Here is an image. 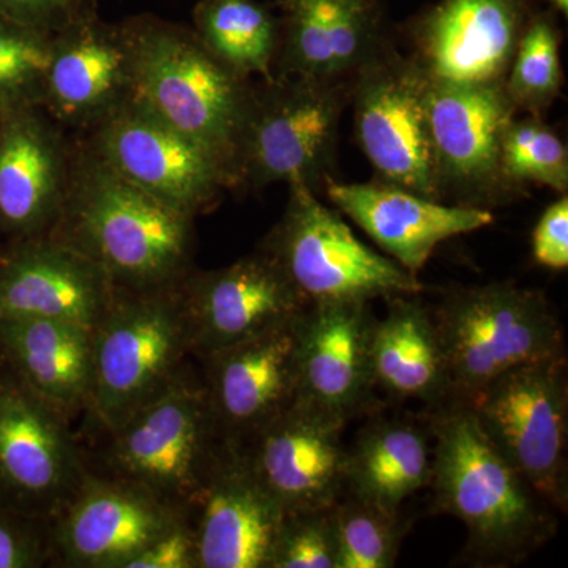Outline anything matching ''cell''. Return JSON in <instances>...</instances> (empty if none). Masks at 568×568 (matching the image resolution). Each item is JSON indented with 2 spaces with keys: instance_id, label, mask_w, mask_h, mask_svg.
I'll return each mask as SVG.
<instances>
[{
  "instance_id": "obj_31",
  "label": "cell",
  "mask_w": 568,
  "mask_h": 568,
  "mask_svg": "<svg viewBox=\"0 0 568 568\" xmlns=\"http://www.w3.org/2000/svg\"><path fill=\"white\" fill-rule=\"evenodd\" d=\"M500 173L514 193L523 192L526 183H536L566 194L567 145L541 118L515 115L500 138Z\"/></svg>"
},
{
  "instance_id": "obj_35",
  "label": "cell",
  "mask_w": 568,
  "mask_h": 568,
  "mask_svg": "<svg viewBox=\"0 0 568 568\" xmlns=\"http://www.w3.org/2000/svg\"><path fill=\"white\" fill-rule=\"evenodd\" d=\"M51 519L0 503V568L51 566Z\"/></svg>"
},
{
  "instance_id": "obj_33",
  "label": "cell",
  "mask_w": 568,
  "mask_h": 568,
  "mask_svg": "<svg viewBox=\"0 0 568 568\" xmlns=\"http://www.w3.org/2000/svg\"><path fill=\"white\" fill-rule=\"evenodd\" d=\"M52 37L0 17V112L39 104Z\"/></svg>"
},
{
  "instance_id": "obj_32",
  "label": "cell",
  "mask_w": 568,
  "mask_h": 568,
  "mask_svg": "<svg viewBox=\"0 0 568 568\" xmlns=\"http://www.w3.org/2000/svg\"><path fill=\"white\" fill-rule=\"evenodd\" d=\"M335 0H280V77L338 82L332 62ZM345 84V82H343Z\"/></svg>"
},
{
  "instance_id": "obj_18",
  "label": "cell",
  "mask_w": 568,
  "mask_h": 568,
  "mask_svg": "<svg viewBox=\"0 0 568 568\" xmlns=\"http://www.w3.org/2000/svg\"><path fill=\"white\" fill-rule=\"evenodd\" d=\"M197 568H267L284 510L241 447L222 440L186 507Z\"/></svg>"
},
{
  "instance_id": "obj_17",
  "label": "cell",
  "mask_w": 568,
  "mask_h": 568,
  "mask_svg": "<svg viewBox=\"0 0 568 568\" xmlns=\"http://www.w3.org/2000/svg\"><path fill=\"white\" fill-rule=\"evenodd\" d=\"M345 418L295 398L242 446L284 514L334 506L345 493Z\"/></svg>"
},
{
  "instance_id": "obj_22",
  "label": "cell",
  "mask_w": 568,
  "mask_h": 568,
  "mask_svg": "<svg viewBox=\"0 0 568 568\" xmlns=\"http://www.w3.org/2000/svg\"><path fill=\"white\" fill-rule=\"evenodd\" d=\"M36 106L0 114V235L13 242L50 234L70 189L65 145Z\"/></svg>"
},
{
  "instance_id": "obj_14",
  "label": "cell",
  "mask_w": 568,
  "mask_h": 568,
  "mask_svg": "<svg viewBox=\"0 0 568 568\" xmlns=\"http://www.w3.org/2000/svg\"><path fill=\"white\" fill-rule=\"evenodd\" d=\"M183 514L129 481L88 469L51 519V567L125 568Z\"/></svg>"
},
{
  "instance_id": "obj_8",
  "label": "cell",
  "mask_w": 568,
  "mask_h": 568,
  "mask_svg": "<svg viewBox=\"0 0 568 568\" xmlns=\"http://www.w3.org/2000/svg\"><path fill=\"white\" fill-rule=\"evenodd\" d=\"M349 84L280 77L253 92L239 145V185L272 183L315 190L331 174Z\"/></svg>"
},
{
  "instance_id": "obj_38",
  "label": "cell",
  "mask_w": 568,
  "mask_h": 568,
  "mask_svg": "<svg viewBox=\"0 0 568 568\" xmlns=\"http://www.w3.org/2000/svg\"><path fill=\"white\" fill-rule=\"evenodd\" d=\"M532 256L537 264L551 271L568 267V197L560 194L549 204L534 227Z\"/></svg>"
},
{
  "instance_id": "obj_25",
  "label": "cell",
  "mask_w": 568,
  "mask_h": 568,
  "mask_svg": "<svg viewBox=\"0 0 568 568\" xmlns=\"http://www.w3.org/2000/svg\"><path fill=\"white\" fill-rule=\"evenodd\" d=\"M0 366L62 416L85 413L92 331L43 317H0Z\"/></svg>"
},
{
  "instance_id": "obj_15",
  "label": "cell",
  "mask_w": 568,
  "mask_h": 568,
  "mask_svg": "<svg viewBox=\"0 0 568 568\" xmlns=\"http://www.w3.org/2000/svg\"><path fill=\"white\" fill-rule=\"evenodd\" d=\"M532 0H439L410 28L409 55L432 82L504 85Z\"/></svg>"
},
{
  "instance_id": "obj_37",
  "label": "cell",
  "mask_w": 568,
  "mask_h": 568,
  "mask_svg": "<svg viewBox=\"0 0 568 568\" xmlns=\"http://www.w3.org/2000/svg\"><path fill=\"white\" fill-rule=\"evenodd\" d=\"M125 568H197L196 540L186 514L153 538Z\"/></svg>"
},
{
  "instance_id": "obj_28",
  "label": "cell",
  "mask_w": 568,
  "mask_h": 568,
  "mask_svg": "<svg viewBox=\"0 0 568 568\" xmlns=\"http://www.w3.org/2000/svg\"><path fill=\"white\" fill-rule=\"evenodd\" d=\"M196 36L204 47L241 77L274 80L280 20L256 0H201L194 10Z\"/></svg>"
},
{
  "instance_id": "obj_24",
  "label": "cell",
  "mask_w": 568,
  "mask_h": 568,
  "mask_svg": "<svg viewBox=\"0 0 568 568\" xmlns=\"http://www.w3.org/2000/svg\"><path fill=\"white\" fill-rule=\"evenodd\" d=\"M130 82L125 29L92 17L52 37L40 104L52 121L99 125L129 100Z\"/></svg>"
},
{
  "instance_id": "obj_9",
  "label": "cell",
  "mask_w": 568,
  "mask_h": 568,
  "mask_svg": "<svg viewBox=\"0 0 568 568\" xmlns=\"http://www.w3.org/2000/svg\"><path fill=\"white\" fill-rule=\"evenodd\" d=\"M465 402L478 425L549 507L568 508L566 357L517 366Z\"/></svg>"
},
{
  "instance_id": "obj_19",
  "label": "cell",
  "mask_w": 568,
  "mask_h": 568,
  "mask_svg": "<svg viewBox=\"0 0 568 568\" xmlns=\"http://www.w3.org/2000/svg\"><path fill=\"white\" fill-rule=\"evenodd\" d=\"M298 316L200 358L205 395L224 443L245 446L297 398Z\"/></svg>"
},
{
  "instance_id": "obj_6",
  "label": "cell",
  "mask_w": 568,
  "mask_h": 568,
  "mask_svg": "<svg viewBox=\"0 0 568 568\" xmlns=\"http://www.w3.org/2000/svg\"><path fill=\"white\" fill-rule=\"evenodd\" d=\"M452 402L466 399L517 366L566 357L564 327L547 295L515 283L452 291L433 310Z\"/></svg>"
},
{
  "instance_id": "obj_29",
  "label": "cell",
  "mask_w": 568,
  "mask_h": 568,
  "mask_svg": "<svg viewBox=\"0 0 568 568\" xmlns=\"http://www.w3.org/2000/svg\"><path fill=\"white\" fill-rule=\"evenodd\" d=\"M560 88L562 63L558 26L548 11H532L504 81V91L515 110L544 118L558 99Z\"/></svg>"
},
{
  "instance_id": "obj_21",
  "label": "cell",
  "mask_w": 568,
  "mask_h": 568,
  "mask_svg": "<svg viewBox=\"0 0 568 568\" xmlns=\"http://www.w3.org/2000/svg\"><path fill=\"white\" fill-rule=\"evenodd\" d=\"M368 302L306 306L298 316L297 398L349 422L373 407Z\"/></svg>"
},
{
  "instance_id": "obj_12",
  "label": "cell",
  "mask_w": 568,
  "mask_h": 568,
  "mask_svg": "<svg viewBox=\"0 0 568 568\" xmlns=\"http://www.w3.org/2000/svg\"><path fill=\"white\" fill-rule=\"evenodd\" d=\"M95 153L115 173L183 213L219 203L234 175L207 149L126 100L97 125Z\"/></svg>"
},
{
  "instance_id": "obj_40",
  "label": "cell",
  "mask_w": 568,
  "mask_h": 568,
  "mask_svg": "<svg viewBox=\"0 0 568 568\" xmlns=\"http://www.w3.org/2000/svg\"><path fill=\"white\" fill-rule=\"evenodd\" d=\"M0 114H2V112H0Z\"/></svg>"
},
{
  "instance_id": "obj_1",
  "label": "cell",
  "mask_w": 568,
  "mask_h": 568,
  "mask_svg": "<svg viewBox=\"0 0 568 568\" xmlns=\"http://www.w3.org/2000/svg\"><path fill=\"white\" fill-rule=\"evenodd\" d=\"M435 506L467 529V558L484 567L521 562L555 536L556 519L478 425L465 402L426 418Z\"/></svg>"
},
{
  "instance_id": "obj_34",
  "label": "cell",
  "mask_w": 568,
  "mask_h": 568,
  "mask_svg": "<svg viewBox=\"0 0 568 568\" xmlns=\"http://www.w3.org/2000/svg\"><path fill=\"white\" fill-rule=\"evenodd\" d=\"M332 507L284 515L267 568H338Z\"/></svg>"
},
{
  "instance_id": "obj_20",
  "label": "cell",
  "mask_w": 568,
  "mask_h": 568,
  "mask_svg": "<svg viewBox=\"0 0 568 568\" xmlns=\"http://www.w3.org/2000/svg\"><path fill=\"white\" fill-rule=\"evenodd\" d=\"M115 294L99 265L50 234L14 241L0 253V317H43L93 331Z\"/></svg>"
},
{
  "instance_id": "obj_36",
  "label": "cell",
  "mask_w": 568,
  "mask_h": 568,
  "mask_svg": "<svg viewBox=\"0 0 568 568\" xmlns=\"http://www.w3.org/2000/svg\"><path fill=\"white\" fill-rule=\"evenodd\" d=\"M97 0H0V17L54 37L95 17Z\"/></svg>"
},
{
  "instance_id": "obj_2",
  "label": "cell",
  "mask_w": 568,
  "mask_h": 568,
  "mask_svg": "<svg viewBox=\"0 0 568 568\" xmlns=\"http://www.w3.org/2000/svg\"><path fill=\"white\" fill-rule=\"evenodd\" d=\"M193 220L92 153L71 171L50 235L99 265L119 293H149L192 274Z\"/></svg>"
},
{
  "instance_id": "obj_13",
  "label": "cell",
  "mask_w": 568,
  "mask_h": 568,
  "mask_svg": "<svg viewBox=\"0 0 568 568\" xmlns=\"http://www.w3.org/2000/svg\"><path fill=\"white\" fill-rule=\"evenodd\" d=\"M504 85L429 81L428 122L444 200L487 209L514 196L500 173V138L517 115Z\"/></svg>"
},
{
  "instance_id": "obj_5",
  "label": "cell",
  "mask_w": 568,
  "mask_h": 568,
  "mask_svg": "<svg viewBox=\"0 0 568 568\" xmlns=\"http://www.w3.org/2000/svg\"><path fill=\"white\" fill-rule=\"evenodd\" d=\"M88 469L129 481L185 511L211 466L222 437L203 379L185 369L151 402L110 432Z\"/></svg>"
},
{
  "instance_id": "obj_26",
  "label": "cell",
  "mask_w": 568,
  "mask_h": 568,
  "mask_svg": "<svg viewBox=\"0 0 568 568\" xmlns=\"http://www.w3.org/2000/svg\"><path fill=\"white\" fill-rule=\"evenodd\" d=\"M387 315L375 320L369 362L375 388L429 409L452 402V381L433 310L420 294L387 298Z\"/></svg>"
},
{
  "instance_id": "obj_39",
  "label": "cell",
  "mask_w": 568,
  "mask_h": 568,
  "mask_svg": "<svg viewBox=\"0 0 568 568\" xmlns=\"http://www.w3.org/2000/svg\"><path fill=\"white\" fill-rule=\"evenodd\" d=\"M545 2H548L549 6L552 7V9L558 10L559 13H562L564 17H567V13H568V0H545Z\"/></svg>"
},
{
  "instance_id": "obj_7",
  "label": "cell",
  "mask_w": 568,
  "mask_h": 568,
  "mask_svg": "<svg viewBox=\"0 0 568 568\" xmlns=\"http://www.w3.org/2000/svg\"><path fill=\"white\" fill-rule=\"evenodd\" d=\"M263 250L278 261L308 305L372 304L425 291L416 275L362 244L339 213L302 183L290 186V203Z\"/></svg>"
},
{
  "instance_id": "obj_27",
  "label": "cell",
  "mask_w": 568,
  "mask_h": 568,
  "mask_svg": "<svg viewBox=\"0 0 568 568\" xmlns=\"http://www.w3.org/2000/svg\"><path fill=\"white\" fill-rule=\"evenodd\" d=\"M433 444L428 424L407 417L369 420L347 447L345 493L386 510L429 487Z\"/></svg>"
},
{
  "instance_id": "obj_16",
  "label": "cell",
  "mask_w": 568,
  "mask_h": 568,
  "mask_svg": "<svg viewBox=\"0 0 568 568\" xmlns=\"http://www.w3.org/2000/svg\"><path fill=\"white\" fill-rule=\"evenodd\" d=\"M194 357H207L294 320L308 306L271 253L190 274L181 284Z\"/></svg>"
},
{
  "instance_id": "obj_10",
  "label": "cell",
  "mask_w": 568,
  "mask_h": 568,
  "mask_svg": "<svg viewBox=\"0 0 568 568\" xmlns=\"http://www.w3.org/2000/svg\"><path fill=\"white\" fill-rule=\"evenodd\" d=\"M429 80L384 41L349 81L355 136L377 181L443 203L428 122Z\"/></svg>"
},
{
  "instance_id": "obj_4",
  "label": "cell",
  "mask_w": 568,
  "mask_h": 568,
  "mask_svg": "<svg viewBox=\"0 0 568 568\" xmlns=\"http://www.w3.org/2000/svg\"><path fill=\"white\" fill-rule=\"evenodd\" d=\"M181 284L149 293L118 291L93 327L85 414L97 433L121 425L186 368L193 354Z\"/></svg>"
},
{
  "instance_id": "obj_3",
  "label": "cell",
  "mask_w": 568,
  "mask_h": 568,
  "mask_svg": "<svg viewBox=\"0 0 568 568\" xmlns=\"http://www.w3.org/2000/svg\"><path fill=\"white\" fill-rule=\"evenodd\" d=\"M130 47V97L215 155L239 185L237 155L253 91L196 32L152 17L122 24Z\"/></svg>"
},
{
  "instance_id": "obj_30",
  "label": "cell",
  "mask_w": 568,
  "mask_h": 568,
  "mask_svg": "<svg viewBox=\"0 0 568 568\" xmlns=\"http://www.w3.org/2000/svg\"><path fill=\"white\" fill-rule=\"evenodd\" d=\"M338 568H390L405 536L399 511L343 493L332 507Z\"/></svg>"
},
{
  "instance_id": "obj_23",
  "label": "cell",
  "mask_w": 568,
  "mask_h": 568,
  "mask_svg": "<svg viewBox=\"0 0 568 568\" xmlns=\"http://www.w3.org/2000/svg\"><path fill=\"white\" fill-rule=\"evenodd\" d=\"M324 185L336 209L416 276L443 242L495 222L488 209L447 205L392 183H338L328 178Z\"/></svg>"
},
{
  "instance_id": "obj_11",
  "label": "cell",
  "mask_w": 568,
  "mask_h": 568,
  "mask_svg": "<svg viewBox=\"0 0 568 568\" xmlns=\"http://www.w3.org/2000/svg\"><path fill=\"white\" fill-rule=\"evenodd\" d=\"M88 473L70 418L0 366V503L52 519Z\"/></svg>"
}]
</instances>
